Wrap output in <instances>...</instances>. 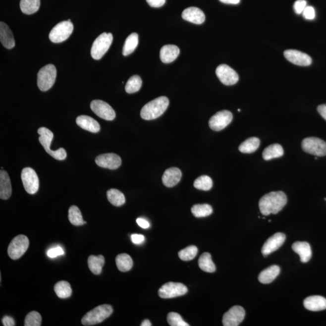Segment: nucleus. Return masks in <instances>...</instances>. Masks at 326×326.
<instances>
[{
    "label": "nucleus",
    "mask_w": 326,
    "mask_h": 326,
    "mask_svg": "<svg viewBox=\"0 0 326 326\" xmlns=\"http://www.w3.org/2000/svg\"><path fill=\"white\" fill-rule=\"evenodd\" d=\"M287 203L285 193L281 191L272 192L262 197L259 201V209L264 216L277 214Z\"/></svg>",
    "instance_id": "1"
},
{
    "label": "nucleus",
    "mask_w": 326,
    "mask_h": 326,
    "mask_svg": "<svg viewBox=\"0 0 326 326\" xmlns=\"http://www.w3.org/2000/svg\"><path fill=\"white\" fill-rule=\"evenodd\" d=\"M168 104L169 101L166 97L162 96L154 99L142 108L140 112L141 117L146 120L156 119L165 111Z\"/></svg>",
    "instance_id": "2"
},
{
    "label": "nucleus",
    "mask_w": 326,
    "mask_h": 326,
    "mask_svg": "<svg viewBox=\"0 0 326 326\" xmlns=\"http://www.w3.org/2000/svg\"><path fill=\"white\" fill-rule=\"evenodd\" d=\"M113 308L109 305H102L92 309L83 317L81 320L84 326H90L99 324L111 316Z\"/></svg>",
    "instance_id": "3"
},
{
    "label": "nucleus",
    "mask_w": 326,
    "mask_h": 326,
    "mask_svg": "<svg viewBox=\"0 0 326 326\" xmlns=\"http://www.w3.org/2000/svg\"><path fill=\"white\" fill-rule=\"evenodd\" d=\"M38 133L40 134L39 141L45 149L46 153L57 160H63L67 157V152L63 148L58 149L56 151H52L51 149L52 141L54 139V134L51 130L44 128H39Z\"/></svg>",
    "instance_id": "4"
},
{
    "label": "nucleus",
    "mask_w": 326,
    "mask_h": 326,
    "mask_svg": "<svg viewBox=\"0 0 326 326\" xmlns=\"http://www.w3.org/2000/svg\"><path fill=\"white\" fill-rule=\"evenodd\" d=\"M56 68L53 64L44 66L39 71L37 84L39 89L46 91L53 87L56 78Z\"/></svg>",
    "instance_id": "5"
},
{
    "label": "nucleus",
    "mask_w": 326,
    "mask_h": 326,
    "mask_svg": "<svg viewBox=\"0 0 326 326\" xmlns=\"http://www.w3.org/2000/svg\"><path fill=\"white\" fill-rule=\"evenodd\" d=\"M113 36L110 33H103L97 38L91 49V56L95 60H100L109 51L112 43Z\"/></svg>",
    "instance_id": "6"
},
{
    "label": "nucleus",
    "mask_w": 326,
    "mask_h": 326,
    "mask_svg": "<svg viewBox=\"0 0 326 326\" xmlns=\"http://www.w3.org/2000/svg\"><path fill=\"white\" fill-rule=\"evenodd\" d=\"M71 22L63 21L55 26L50 32L49 39L52 43H60L67 40L73 31Z\"/></svg>",
    "instance_id": "7"
},
{
    "label": "nucleus",
    "mask_w": 326,
    "mask_h": 326,
    "mask_svg": "<svg viewBox=\"0 0 326 326\" xmlns=\"http://www.w3.org/2000/svg\"><path fill=\"white\" fill-rule=\"evenodd\" d=\"M29 246L28 237L24 235H18L13 238L8 247L7 252L10 258L17 260L26 252Z\"/></svg>",
    "instance_id": "8"
},
{
    "label": "nucleus",
    "mask_w": 326,
    "mask_h": 326,
    "mask_svg": "<svg viewBox=\"0 0 326 326\" xmlns=\"http://www.w3.org/2000/svg\"><path fill=\"white\" fill-rule=\"evenodd\" d=\"M302 147L306 153L319 157L326 156V142L319 138H306L303 140Z\"/></svg>",
    "instance_id": "9"
},
{
    "label": "nucleus",
    "mask_w": 326,
    "mask_h": 326,
    "mask_svg": "<svg viewBox=\"0 0 326 326\" xmlns=\"http://www.w3.org/2000/svg\"><path fill=\"white\" fill-rule=\"evenodd\" d=\"M21 179L26 191L29 194L38 192L40 181L35 171L30 167H25L21 172Z\"/></svg>",
    "instance_id": "10"
},
{
    "label": "nucleus",
    "mask_w": 326,
    "mask_h": 326,
    "mask_svg": "<svg viewBox=\"0 0 326 326\" xmlns=\"http://www.w3.org/2000/svg\"><path fill=\"white\" fill-rule=\"evenodd\" d=\"M188 291L187 287L181 283L168 282L159 289V296L162 298H172L182 296Z\"/></svg>",
    "instance_id": "11"
},
{
    "label": "nucleus",
    "mask_w": 326,
    "mask_h": 326,
    "mask_svg": "<svg viewBox=\"0 0 326 326\" xmlns=\"http://www.w3.org/2000/svg\"><path fill=\"white\" fill-rule=\"evenodd\" d=\"M233 120V114L227 110H220L211 118L209 126L215 131H220L226 128Z\"/></svg>",
    "instance_id": "12"
},
{
    "label": "nucleus",
    "mask_w": 326,
    "mask_h": 326,
    "mask_svg": "<svg viewBox=\"0 0 326 326\" xmlns=\"http://www.w3.org/2000/svg\"><path fill=\"white\" fill-rule=\"evenodd\" d=\"M90 107L97 115L104 120L111 121L115 118L114 110L106 102L101 100L93 101Z\"/></svg>",
    "instance_id": "13"
},
{
    "label": "nucleus",
    "mask_w": 326,
    "mask_h": 326,
    "mask_svg": "<svg viewBox=\"0 0 326 326\" xmlns=\"http://www.w3.org/2000/svg\"><path fill=\"white\" fill-rule=\"evenodd\" d=\"M245 311L240 306H234L223 315V325L224 326H237L244 320Z\"/></svg>",
    "instance_id": "14"
},
{
    "label": "nucleus",
    "mask_w": 326,
    "mask_h": 326,
    "mask_svg": "<svg viewBox=\"0 0 326 326\" xmlns=\"http://www.w3.org/2000/svg\"><path fill=\"white\" fill-rule=\"evenodd\" d=\"M216 74L219 81L225 85H233L239 81V76L235 70L226 64L218 66Z\"/></svg>",
    "instance_id": "15"
},
{
    "label": "nucleus",
    "mask_w": 326,
    "mask_h": 326,
    "mask_svg": "<svg viewBox=\"0 0 326 326\" xmlns=\"http://www.w3.org/2000/svg\"><path fill=\"white\" fill-rule=\"evenodd\" d=\"M95 162L99 167L117 169L121 164V159L118 155L114 153L104 154L96 157Z\"/></svg>",
    "instance_id": "16"
},
{
    "label": "nucleus",
    "mask_w": 326,
    "mask_h": 326,
    "mask_svg": "<svg viewBox=\"0 0 326 326\" xmlns=\"http://www.w3.org/2000/svg\"><path fill=\"white\" fill-rule=\"evenodd\" d=\"M285 240V234L282 233H277L273 234L265 242L263 247L262 248V254L264 257H266L271 253L274 252L284 244Z\"/></svg>",
    "instance_id": "17"
},
{
    "label": "nucleus",
    "mask_w": 326,
    "mask_h": 326,
    "mask_svg": "<svg viewBox=\"0 0 326 326\" xmlns=\"http://www.w3.org/2000/svg\"><path fill=\"white\" fill-rule=\"evenodd\" d=\"M284 56L290 62L300 66H308L312 63V59L308 54L296 50H287Z\"/></svg>",
    "instance_id": "18"
},
{
    "label": "nucleus",
    "mask_w": 326,
    "mask_h": 326,
    "mask_svg": "<svg viewBox=\"0 0 326 326\" xmlns=\"http://www.w3.org/2000/svg\"><path fill=\"white\" fill-rule=\"evenodd\" d=\"M182 18L184 20L196 24H201L205 21L206 15L203 11L198 7H190L182 13Z\"/></svg>",
    "instance_id": "19"
},
{
    "label": "nucleus",
    "mask_w": 326,
    "mask_h": 326,
    "mask_svg": "<svg viewBox=\"0 0 326 326\" xmlns=\"http://www.w3.org/2000/svg\"><path fill=\"white\" fill-rule=\"evenodd\" d=\"M182 173L177 167L167 168L163 174L162 181L163 184L167 187H173L180 181Z\"/></svg>",
    "instance_id": "20"
},
{
    "label": "nucleus",
    "mask_w": 326,
    "mask_h": 326,
    "mask_svg": "<svg viewBox=\"0 0 326 326\" xmlns=\"http://www.w3.org/2000/svg\"><path fill=\"white\" fill-rule=\"evenodd\" d=\"M303 304L305 308L309 311L317 312L326 309V298L320 295L306 298Z\"/></svg>",
    "instance_id": "21"
},
{
    "label": "nucleus",
    "mask_w": 326,
    "mask_h": 326,
    "mask_svg": "<svg viewBox=\"0 0 326 326\" xmlns=\"http://www.w3.org/2000/svg\"><path fill=\"white\" fill-rule=\"evenodd\" d=\"M0 41L2 46L7 49H12L15 46L12 30L4 22L0 23Z\"/></svg>",
    "instance_id": "22"
},
{
    "label": "nucleus",
    "mask_w": 326,
    "mask_h": 326,
    "mask_svg": "<svg viewBox=\"0 0 326 326\" xmlns=\"http://www.w3.org/2000/svg\"><path fill=\"white\" fill-rule=\"evenodd\" d=\"M77 125L86 131L97 133L100 131L99 123L93 118L87 115H80L76 118Z\"/></svg>",
    "instance_id": "23"
},
{
    "label": "nucleus",
    "mask_w": 326,
    "mask_h": 326,
    "mask_svg": "<svg viewBox=\"0 0 326 326\" xmlns=\"http://www.w3.org/2000/svg\"><path fill=\"white\" fill-rule=\"evenodd\" d=\"M12 192L9 176L7 172L1 170L0 171V198L1 200H8L12 195Z\"/></svg>",
    "instance_id": "24"
},
{
    "label": "nucleus",
    "mask_w": 326,
    "mask_h": 326,
    "mask_svg": "<svg viewBox=\"0 0 326 326\" xmlns=\"http://www.w3.org/2000/svg\"><path fill=\"white\" fill-rule=\"evenodd\" d=\"M292 250L299 255L301 262L303 263L310 261L312 250L310 245L306 242H296L292 246Z\"/></svg>",
    "instance_id": "25"
},
{
    "label": "nucleus",
    "mask_w": 326,
    "mask_h": 326,
    "mask_svg": "<svg viewBox=\"0 0 326 326\" xmlns=\"http://www.w3.org/2000/svg\"><path fill=\"white\" fill-rule=\"evenodd\" d=\"M179 49L175 45H165L160 51V59L164 63L172 62L178 57Z\"/></svg>",
    "instance_id": "26"
},
{
    "label": "nucleus",
    "mask_w": 326,
    "mask_h": 326,
    "mask_svg": "<svg viewBox=\"0 0 326 326\" xmlns=\"http://www.w3.org/2000/svg\"><path fill=\"white\" fill-rule=\"evenodd\" d=\"M280 272V267L277 265H272L260 273L259 281L263 284L271 283L275 280Z\"/></svg>",
    "instance_id": "27"
},
{
    "label": "nucleus",
    "mask_w": 326,
    "mask_h": 326,
    "mask_svg": "<svg viewBox=\"0 0 326 326\" xmlns=\"http://www.w3.org/2000/svg\"><path fill=\"white\" fill-rule=\"evenodd\" d=\"M88 267L94 274L99 275L102 272V268L104 266L105 258L103 256H98L91 255L88 259Z\"/></svg>",
    "instance_id": "28"
},
{
    "label": "nucleus",
    "mask_w": 326,
    "mask_h": 326,
    "mask_svg": "<svg viewBox=\"0 0 326 326\" xmlns=\"http://www.w3.org/2000/svg\"><path fill=\"white\" fill-rule=\"evenodd\" d=\"M284 151L282 146L279 144H272L265 149L263 154H262V157L265 160L268 161V160L282 157Z\"/></svg>",
    "instance_id": "29"
},
{
    "label": "nucleus",
    "mask_w": 326,
    "mask_h": 326,
    "mask_svg": "<svg viewBox=\"0 0 326 326\" xmlns=\"http://www.w3.org/2000/svg\"><path fill=\"white\" fill-rule=\"evenodd\" d=\"M116 265L117 269L121 272H127L132 269L133 261L131 256L127 254H121L116 257Z\"/></svg>",
    "instance_id": "30"
},
{
    "label": "nucleus",
    "mask_w": 326,
    "mask_h": 326,
    "mask_svg": "<svg viewBox=\"0 0 326 326\" xmlns=\"http://www.w3.org/2000/svg\"><path fill=\"white\" fill-rule=\"evenodd\" d=\"M139 44V35L137 33H132L126 38L123 48V56H128L133 53Z\"/></svg>",
    "instance_id": "31"
},
{
    "label": "nucleus",
    "mask_w": 326,
    "mask_h": 326,
    "mask_svg": "<svg viewBox=\"0 0 326 326\" xmlns=\"http://www.w3.org/2000/svg\"><path fill=\"white\" fill-rule=\"evenodd\" d=\"M198 265L200 269L207 272H214L216 271L214 262L212 261L211 254L204 253L198 260Z\"/></svg>",
    "instance_id": "32"
},
{
    "label": "nucleus",
    "mask_w": 326,
    "mask_h": 326,
    "mask_svg": "<svg viewBox=\"0 0 326 326\" xmlns=\"http://www.w3.org/2000/svg\"><path fill=\"white\" fill-rule=\"evenodd\" d=\"M260 140L257 137H251L240 144L239 150L242 153L251 154L258 150L259 147Z\"/></svg>",
    "instance_id": "33"
},
{
    "label": "nucleus",
    "mask_w": 326,
    "mask_h": 326,
    "mask_svg": "<svg viewBox=\"0 0 326 326\" xmlns=\"http://www.w3.org/2000/svg\"><path fill=\"white\" fill-rule=\"evenodd\" d=\"M108 200L115 207L123 206L125 203V197L120 190L111 189L107 192Z\"/></svg>",
    "instance_id": "34"
},
{
    "label": "nucleus",
    "mask_w": 326,
    "mask_h": 326,
    "mask_svg": "<svg viewBox=\"0 0 326 326\" xmlns=\"http://www.w3.org/2000/svg\"><path fill=\"white\" fill-rule=\"evenodd\" d=\"M40 0H21V10L25 14L31 15L40 9Z\"/></svg>",
    "instance_id": "35"
},
{
    "label": "nucleus",
    "mask_w": 326,
    "mask_h": 326,
    "mask_svg": "<svg viewBox=\"0 0 326 326\" xmlns=\"http://www.w3.org/2000/svg\"><path fill=\"white\" fill-rule=\"evenodd\" d=\"M68 219L71 224L75 226H81L87 223L83 219L81 211L76 206H72L69 209Z\"/></svg>",
    "instance_id": "36"
},
{
    "label": "nucleus",
    "mask_w": 326,
    "mask_h": 326,
    "mask_svg": "<svg viewBox=\"0 0 326 326\" xmlns=\"http://www.w3.org/2000/svg\"><path fill=\"white\" fill-rule=\"evenodd\" d=\"M54 292L60 298L70 297L72 293L70 284L66 281H60L54 285Z\"/></svg>",
    "instance_id": "37"
},
{
    "label": "nucleus",
    "mask_w": 326,
    "mask_h": 326,
    "mask_svg": "<svg viewBox=\"0 0 326 326\" xmlns=\"http://www.w3.org/2000/svg\"><path fill=\"white\" fill-rule=\"evenodd\" d=\"M191 211L196 217H204L212 214L213 209L209 204H196L192 207Z\"/></svg>",
    "instance_id": "38"
},
{
    "label": "nucleus",
    "mask_w": 326,
    "mask_h": 326,
    "mask_svg": "<svg viewBox=\"0 0 326 326\" xmlns=\"http://www.w3.org/2000/svg\"><path fill=\"white\" fill-rule=\"evenodd\" d=\"M142 86V80L138 75H134L130 77L127 82L125 86V91L127 93L132 94L137 92Z\"/></svg>",
    "instance_id": "39"
},
{
    "label": "nucleus",
    "mask_w": 326,
    "mask_h": 326,
    "mask_svg": "<svg viewBox=\"0 0 326 326\" xmlns=\"http://www.w3.org/2000/svg\"><path fill=\"white\" fill-rule=\"evenodd\" d=\"M193 185H194L196 189L204 190V191H208V190L212 189L213 181L210 176L202 175L195 179Z\"/></svg>",
    "instance_id": "40"
},
{
    "label": "nucleus",
    "mask_w": 326,
    "mask_h": 326,
    "mask_svg": "<svg viewBox=\"0 0 326 326\" xmlns=\"http://www.w3.org/2000/svg\"><path fill=\"white\" fill-rule=\"evenodd\" d=\"M198 248L196 246L191 245L187 247L185 249L181 250L178 253L179 258L183 261H192L197 256L198 254Z\"/></svg>",
    "instance_id": "41"
},
{
    "label": "nucleus",
    "mask_w": 326,
    "mask_h": 326,
    "mask_svg": "<svg viewBox=\"0 0 326 326\" xmlns=\"http://www.w3.org/2000/svg\"><path fill=\"white\" fill-rule=\"evenodd\" d=\"M42 322V317L37 311H32L27 315L25 319V326H40Z\"/></svg>",
    "instance_id": "42"
},
{
    "label": "nucleus",
    "mask_w": 326,
    "mask_h": 326,
    "mask_svg": "<svg viewBox=\"0 0 326 326\" xmlns=\"http://www.w3.org/2000/svg\"><path fill=\"white\" fill-rule=\"evenodd\" d=\"M168 324L171 326H189V325L185 322L180 315L176 312H170L167 317Z\"/></svg>",
    "instance_id": "43"
},
{
    "label": "nucleus",
    "mask_w": 326,
    "mask_h": 326,
    "mask_svg": "<svg viewBox=\"0 0 326 326\" xmlns=\"http://www.w3.org/2000/svg\"><path fill=\"white\" fill-rule=\"evenodd\" d=\"M306 6L307 2L306 0H297L294 4V9L297 14H302Z\"/></svg>",
    "instance_id": "44"
},
{
    "label": "nucleus",
    "mask_w": 326,
    "mask_h": 326,
    "mask_svg": "<svg viewBox=\"0 0 326 326\" xmlns=\"http://www.w3.org/2000/svg\"><path fill=\"white\" fill-rule=\"evenodd\" d=\"M302 14L305 19H308V20H312L316 17V11H315L313 7L306 6Z\"/></svg>",
    "instance_id": "45"
},
{
    "label": "nucleus",
    "mask_w": 326,
    "mask_h": 326,
    "mask_svg": "<svg viewBox=\"0 0 326 326\" xmlns=\"http://www.w3.org/2000/svg\"><path fill=\"white\" fill-rule=\"evenodd\" d=\"M47 254H48L49 258H54L57 256L63 255L64 254V251H63L61 247H57L49 250Z\"/></svg>",
    "instance_id": "46"
},
{
    "label": "nucleus",
    "mask_w": 326,
    "mask_h": 326,
    "mask_svg": "<svg viewBox=\"0 0 326 326\" xmlns=\"http://www.w3.org/2000/svg\"><path fill=\"white\" fill-rule=\"evenodd\" d=\"M145 236L142 234H132L131 236V240L134 244L139 245L142 244L145 241Z\"/></svg>",
    "instance_id": "47"
},
{
    "label": "nucleus",
    "mask_w": 326,
    "mask_h": 326,
    "mask_svg": "<svg viewBox=\"0 0 326 326\" xmlns=\"http://www.w3.org/2000/svg\"><path fill=\"white\" fill-rule=\"evenodd\" d=\"M148 4L153 7H160L165 4V0H146Z\"/></svg>",
    "instance_id": "48"
},
{
    "label": "nucleus",
    "mask_w": 326,
    "mask_h": 326,
    "mask_svg": "<svg viewBox=\"0 0 326 326\" xmlns=\"http://www.w3.org/2000/svg\"><path fill=\"white\" fill-rule=\"evenodd\" d=\"M2 325L4 326H14L15 322L12 317L5 316L2 319Z\"/></svg>",
    "instance_id": "49"
},
{
    "label": "nucleus",
    "mask_w": 326,
    "mask_h": 326,
    "mask_svg": "<svg viewBox=\"0 0 326 326\" xmlns=\"http://www.w3.org/2000/svg\"><path fill=\"white\" fill-rule=\"evenodd\" d=\"M137 223L140 227L143 228H148L149 226H150V224H149L148 221L146 220L145 219H143V218H138L137 219Z\"/></svg>",
    "instance_id": "50"
},
{
    "label": "nucleus",
    "mask_w": 326,
    "mask_h": 326,
    "mask_svg": "<svg viewBox=\"0 0 326 326\" xmlns=\"http://www.w3.org/2000/svg\"><path fill=\"white\" fill-rule=\"evenodd\" d=\"M317 110L322 117L326 120V104H323L318 107Z\"/></svg>",
    "instance_id": "51"
},
{
    "label": "nucleus",
    "mask_w": 326,
    "mask_h": 326,
    "mask_svg": "<svg viewBox=\"0 0 326 326\" xmlns=\"http://www.w3.org/2000/svg\"><path fill=\"white\" fill-rule=\"evenodd\" d=\"M223 3L228 4H239L240 0H219Z\"/></svg>",
    "instance_id": "52"
},
{
    "label": "nucleus",
    "mask_w": 326,
    "mask_h": 326,
    "mask_svg": "<svg viewBox=\"0 0 326 326\" xmlns=\"http://www.w3.org/2000/svg\"><path fill=\"white\" fill-rule=\"evenodd\" d=\"M142 326H152L151 323L150 321H149V320H145L142 323V325H141Z\"/></svg>",
    "instance_id": "53"
},
{
    "label": "nucleus",
    "mask_w": 326,
    "mask_h": 326,
    "mask_svg": "<svg viewBox=\"0 0 326 326\" xmlns=\"http://www.w3.org/2000/svg\"><path fill=\"white\" fill-rule=\"evenodd\" d=\"M325 200L326 201V198H325Z\"/></svg>",
    "instance_id": "54"
}]
</instances>
